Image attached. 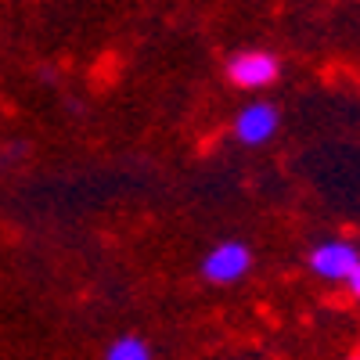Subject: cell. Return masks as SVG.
I'll list each match as a JSON object with an SVG mask.
<instances>
[{
  "mask_svg": "<svg viewBox=\"0 0 360 360\" xmlns=\"http://www.w3.org/2000/svg\"><path fill=\"white\" fill-rule=\"evenodd\" d=\"M356 263H360V249L349 238H324L307 256V266L321 281H332V285H346V278L353 274Z\"/></svg>",
  "mask_w": 360,
  "mask_h": 360,
  "instance_id": "6da1fadb",
  "label": "cell"
},
{
  "mask_svg": "<svg viewBox=\"0 0 360 360\" xmlns=\"http://www.w3.org/2000/svg\"><path fill=\"white\" fill-rule=\"evenodd\" d=\"M349 360H360V353H356V356H349Z\"/></svg>",
  "mask_w": 360,
  "mask_h": 360,
  "instance_id": "52a82bcc",
  "label": "cell"
},
{
  "mask_svg": "<svg viewBox=\"0 0 360 360\" xmlns=\"http://www.w3.org/2000/svg\"><path fill=\"white\" fill-rule=\"evenodd\" d=\"M278 127H281V112H278V105H270V101H252V105H245L242 112L234 115V137L242 141L245 148L266 144L270 137L278 134Z\"/></svg>",
  "mask_w": 360,
  "mask_h": 360,
  "instance_id": "277c9868",
  "label": "cell"
},
{
  "mask_svg": "<svg viewBox=\"0 0 360 360\" xmlns=\"http://www.w3.org/2000/svg\"><path fill=\"white\" fill-rule=\"evenodd\" d=\"M249 270H252V249L245 242H238V238L213 245L202 256V278L209 285H234V281H242Z\"/></svg>",
  "mask_w": 360,
  "mask_h": 360,
  "instance_id": "7a4b0ae2",
  "label": "cell"
},
{
  "mask_svg": "<svg viewBox=\"0 0 360 360\" xmlns=\"http://www.w3.org/2000/svg\"><path fill=\"white\" fill-rule=\"evenodd\" d=\"M105 360H152V346L141 335H119L105 349Z\"/></svg>",
  "mask_w": 360,
  "mask_h": 360,
  "instance_id": "5b68a950",
  "label": "cell"
},
{
  "mask_svg": "<svg viewBox=\"0 0 360 360\" xmlns=\"http://www.w3.org/2000/svg\"><path fill=\"white\" fill-rule=\"evenodd\" d=\"M278 76H281V62H278V54H270V51H238L227 62V79L242 90L270 86Z\"/></svg>",
  "mask_w": 360,
  "mask_h": 360,
  "instance_id": "3957f363",
  "label": "cell"
},
{
  "mask_svg": "<svg viewBox=\"0 0 360 360\" xmlns=\"http://www.w3.org/2000/svg\"><path fill=\"white\" fill-rule=\"evenodd\" d=\"M346 288H349V295L356 299V303H360V263L353 266V274L346 278Z\"/></svg>",
  "mask_w": 360,
  "mask_h": 360,
  "instance_id": "8992f818",
  "label": "cell"
}]
</instances>
